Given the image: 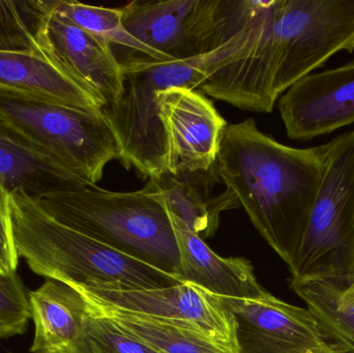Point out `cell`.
<instances>
[{
    "label": "cell",
    "mask_w": 354,
    "mask_h": 353,
    "mask_svg": "<svg viewBox=\"0 0 354 353\" xmlns=\"http://www.w3.org/2000/svg\"><path fill=\"white\" fill-rule=\"evenodd\" d=\"M279 110L292 140L309 141L354 122V61L308 75L279 99Z\"/></svg>",
    "instance_id": "cell-12"
},
{
    "label": "cell",
    "mask_w": 354,
    "mask_h": 353,
    "mask_svg": "<svg viewBox=\"0 0 354 353\" xmlns=\"http://www.w3.org/2000/svg\"><path fill=\"white\" fill-rule=\"evenodd\" d=\"M0 90L101 111V102L43 52L0 51Z\"/></svg>",
    "instance_id": "cell-17"
},
{
    "label": "cell",
    "mask_w": 354,
    "mask_h": 353,
    "mask_svg": "<svg viewBox=\"0 0 354 353\" xmlns=\"http://www.w3.org/2000/svg\"><path fill=\"white\" fill-rule=\"evenodd\" d=\"M28 298L35 327L31 352L55 353L79 337L89 305L78 289L46 279L41 287L28 292Z\"/></svg>",
    "instance_id": "cell-18"
},
{
    "label": "cell",
    "mask_w": 354,
    "mask_h": 353,
    "mask_svg": "<svg viewBox=\"0 0 354 353\" xmlns=\"http://www.w3.org/2000/svg\"><path fill=\"white\" fill-rule=\"evenodd\" d=\"M29 319L28 292L18 273H0V339L23 335Z\"/></svg>",
    "instance_id": "cell-24"
},
{
    "label": "cell",
    "mask_w": 354,
    "mask_h": 353,
    "mask_svg": "<svg viewBox=\"0 0 354 353\" xmlns=\"http://www.w3.org/2000/svg\"><path fill=\"white\" fill-rule=\"evenodd\" d=\"M216 165L208 170L165 171L149 178L142 190L157 199L166 211L183 222L194 233L205 240L216 233L221 213L241 207L228 189L212 194L220 182Z\"/></svg>",
    "instance_id": "cell-14"
},
{
    "label": "cell",
    "mask_w": 354,
    "mask_h": 353,
    "mask_svg": "<svg viewBox=\"0 0 354 353\" xmlns=\"http://www.w3.org/2000/svg\"><path fill=\"white\" fill-rule=\"evenodd\" d=\"M87 302L122 331L159 353H229L191 330Z\"/></svg>",
    "instance_id": "cell-20"
},
{
    "label": "cell",
    "mask_w": 354,
    "mask_h": 353,
    "mask_svg": "<svg viewBox=\"0 0 354 353\" xmlns=\"http://www.w3.org/2000/svg\"><path fill=\"white\" fill-rule=\"evenodd\" d=\"M10 211L19 258L46 279L112 290L156 289L183 283L176 276L58 223L26 195H10Z\"/></svg>",
    "instance_id": "cell-2"
},
{
    "label": "cell",
    "mask_w": 354,
    "mask_h": 353,
    "mask_svg": "<svg viewBox=\"0 0 354 353\" xmlns=\"http://www.w3.org/2000/svg\"><path fill=\"white\" fill-rule=\"evenodd\" d=\"M88 305L89 311L79 337L55 353H159L122 331Z\"/></svg>",
    "instance_id": "cell-23"
},
{
    "label": "cell",
    "mask_w": 354,
    "mask_h": 353,
    "mask_svg": "<svg viewBox=\"0 0 354 353\" xmlns=\"http://www.w3.org/2000/svg\"><path fill=\"white\" fill-rule=\"evenodd\" d=\"M0 118L86 186H97L108 163L120 160V144L103 110L0 90Z\"/></svg>",
    "instance_id": "cell-6"
},
{
    "label": "cell",
    "mask_w": 354,
    "mask_h": 353,
    "mask_svg": "<svg viewBox=\"0 0 354 353\" xmlns=\"http://www.w3.org/2000/svg\"><path fill=\"white\" fill-rule=\"evenodd\" d=\"M0 184L39 200L88 187L0 118Z\"/></svg>",
    "instance_id": "cell-16"
},
{
    "label": "cell",
    "mask_w": 354,
    "mask_h": 353,
    "mask_svg": "<svg viewBox=\"0 0 354 353\" xmlns=\"http://www.w3.org/2000/svg\"><path fill=\"white\" fill-rule=\"evenodd\" d=\"M54 12L83 30L102 37L113 46L137 52L155 60H168L135 39L124 27L122 8L88 6L77 1L56 0Z\"/></svg>",
    "instance_id": "cell-22"
},
{
    "label": "cell",
    "mask_w": 354,
    "mask_h": 353,
    "mask_svg": "<svg viewBox=\"0 0 354 353\" xmlns=\"http://www.w3.org/2000/svg\"><path fill=\"white\" fill-rule=\"evenodd\" d=\"M56 0H0V51L41 52L39 37Z\"/></svg>",
    "instance_id": "cell-21"
},
{
    "label": "cell",
    "mask_w": 354,
    "mask_h": 353,
    "mask_svg": "<svg viewBox=\"0 0 354 353\" xmlns=\"http://www.w3.org/2000/svg\"><path fill=\"white\" fill-rule=\"evenodd\" d=\"M254 0L133 1L122 22L141 43L168 60L205 54L232 39L255 12Z\"/></svg>",
    "instance_id": "cell-7"
},
{
    "label": "cell",
    "mask_w": 354,
    "mask_h": 353,
    "mask_svg": "<svg viewBox=\"0 0 354 353\" xmlns=\"http://www.w3.org/2000/svg\"><path fill=\"white\" fill-rule=\"evenodd\" d=\"M165 140L166 171L208 170L216 165L226 120L203 93L172 87L156 93Z\"/></svg>",
    "instance_id": "cell-11"
},
{
    "label": "cell",
    "mask_w": 354,
    "mask_h": 353,
    "mask_svg": "<svg viewBox=\"0 0 354 353\" xmlns=\"http://www.w3.org/2000/svg\"><path fill=\"white\" fill-rule=\"evenodd\" d=\"M35 201L58 223L165 273L178 275V248L169 213L142 189L112 192L97 186L81 187Z\"/></svg>",
    "instance_id": "cell-4"
},
{
    "label": "cell",
    "mask_w": 354,
    "mask_h": 353,
    "mask_svg": "<svg viewBox=\"0 0 354 353\" xmlns=\"http://www.w3.org/2000/svg\"><path fill=\"white\" fill-rule=\"evenodd\" d=\"M288 267L291 279L354 281V130L328 143L324 178Z\"/></svg>",
    "instance_id": "cell-5"
},
{
    "label": "cell",
    "mask_w": 354,
    "mask_h": 353,
    "mask_svg": "<svg viewBox=\"0 0 354 353\" xmlns=\"http://www.w3.org/2000/svg\"><path fill=\"white\" fill-rule=\"evenodd\" d=\"M218 298L234 321L237 353H347L308 309L270 294L261 300Z\"/></svg>",
    "instance_id": "cell-10"
},
{
    "label": "cell",
    "mask_w": 354,
    "mask_h": 353,
    "mask_svg": "<svg viewBox=\"0 0 354 353\" xmlns=\"http://www.w3.org/2000/svg\"><path fill=\"white\" fill-rule=\"evenodd\" d=\"M169 218L178 248L177 278L183 283L193 284L221 298L261 300L268 296L249 261L218 256L181 220L171 213Z\"/></svg>",
    "instance_id": "cell-15"
},
{
    "label": "cell",
    "mask_w": 354,
    "mask_h": 353,
    "mask_svg": "<svg viewBox=\"0 0 354 353\" xmlns=\"http://www.w3.org/2000/svg\"><path fill=\"white\" fill-rule=\"evenodd\" d=\"M274 22L282 45L277 99L335 54L354 51V0H277Z\"/></svg>",
    "instance_id": "cell-8"
},
{
    "label": "cell",
    "mask_w": 354,
    "mask_h": 353,
    "mask_svg": "<svg viewBox=\"0 0 354 353\" xmlns=\"http://www.w3.org/2000/svg\"><path fill=\"white\" fill-rule=\"evenodd\" d=\"M10 222V194L0 184V273L12 274L18 269Z\"/></svg>",
    "instance_id": "cell-25"
},
{
    "label": "cell",
    "mask_w": 354,
    "mask_h": 353,
    "mask_svg": "<svg viewBox=\"0 0 354 353\" xmlns=\"http://www.w3.org/2000/svg\"><path fill=\"white\" fill-rule=\"evenodd\" d=\"M328 144L295 149L258 130L248 118L223 131L216 168L252 224L290 265L326 168Z\"/></svg>",
    "instance_id": "cell-1"
},
{
    "label": "cell",
    "mask_w": 354,
    "mask_h": 353,
    "mask_svg": "<svg viewBox=\"0 0 354 353\" xmlns=\"http://www.w3.org/2000/svg\"><path fill=\"white\" fill-rule=\"evenodd\" d=\"M270 1H258L248 24L232 39L205 54L176 60H155L129 51L118 58L122 66L120 97L103 108L124 155L134 159L159 157L165 149L156 93L172 87L199 88L222 66L251 52L259 37Z\"/></svg>",
    "instance_id": "cell-3"
},
{
    "label": "cell",
    "mask_w": 354,
    "mask_h": 353,
    "mask_svg": "<svg viewBox=\"0 0 354 353\" xmlns=\"http://www.w3.org/2000/svg\"><path fill=\"white\" fill-rule=\"evenodd\" d=\"M75 288L93 304L191 330L225 352L237 353L234 321L230 313L223 307L218 296L193 284L139 290Z\"/></svg>",
    "instance_id": "cell-9"
},
{
    "label": "cell",
    "mask_w": 354,
    "mask_h": 353,
    "mask_svg": "<svg viewBox=\"0 0 354 353\" xmlns=\"http://www.w3.org/2000/svg\"><path fill=\"white\" fill-rule=\"evenodd\" d=\"M39 49L54 64L91 91L103 108L120 97V62L113 47L52 12L39 37Z\"/></svg>",
    "instance_id": "cell-13"
},
{
    "label": "cell",
    "mask_w": 354,
    "mask_h": 353,
    "mask_svg": "<svg viewBox=\"0 0 354 353\" xmlns=\"http://www.w3.org/2000/svg\"><path fill=\"white\" fill-rule=\"evenodd\" d=\"M291 288L328 337L347 353H354V298L346 286L326 279H291Z\"/></svg>",
    "instance_id": "cell-19"
}]
</instances>
